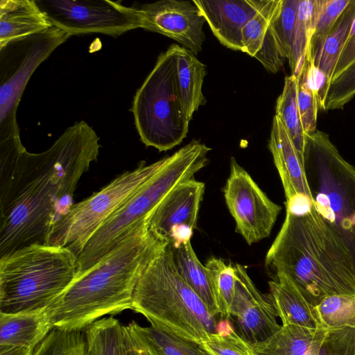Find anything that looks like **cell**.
<instances>
[{
  "label": "cell",
  "mask_w": 355,
  "mask_h": 355,
  "mask_svg": "<svg viewBox=\"0 0 355 355\" xmlns=\"http://www.w3.org/2000/svg\"><path fill=\"white\" fill-rule=\"evenodd\" d=\"M85 121L68 127L44 152L20 155L0 197V257L31 245H49L55 224L71 209L79 180L99 155Z\"/></svg>",
  "instance_id": "6da1fadb"
},
{
  "label": "cell",
  "mask_w": 355,
  "mask_h": 355,
  "mask_svg": "<svg viewBox=\"0 0 355 355\" xmlns=\"http://www.w3.org/2000/svg\"><path fill=\"white\" fill-rule=\"evenodd\" d=\"M265 265L275 275L287 277L313 306L330 295H355L352 252L313 203L286 207L285 220Z\"/></svg>",
  "instance_id": "7a4b0ae2"
},
{
  "label": "cell",
  "mask_w": 355,
  "mask_h": 355,
  "mask_svg": "<svg viewBox=\"0 0 355 355\" xmlns=\"http://www.w3.org/2000/svg\"><path fill=\"white\" fill-rule=\"evenodd\" d=\"M149 215L96 264L76 275L47 309L53 328L83 331L105 315L132 309L134 291L142 272L168 243L150 230Z\"/></svg>",
  "instance_id": "3957f363"
},
{
  "label": "cell",
  "mask_w": 355,
  "mask_h": 355,
  "mask_svg": "<svg viewBox=\"0 0 355 355\" xmlns=\"http://www.w3.org/2000/svg\"><path fill=\"white\" fill-rule=\"evenodd\" d=\"M132 310L146 318L150 325L200 343L216 333L220 319L180 277L169 243L142 272Z\"/></svg>",
  "instance_id": "277c9868"
},
{
  "label": "cell",
  "mask_w": 355,
  "mask_h": 355,
  "mask_svg": "<svg viewBox=\"0 0 355 355\" xmlns=\"http://www.w3.org/2000/svg\"><path fill=\"white\" fill-rule=\"evenodd\" d=\"M211 148L193 139L171 156L102 225L77 257V274L104 257L178 184L191 179L209 161Z\"/></svg>",
  "instance_id": "5b68a950"
},
{
  "label": "cell",
  "mask_w": 355,
  "mask_h": 355,
  "mask_svg": "<svg viewBox=\"0 0 355 355\" xmlns=\"http://www.w3.org/2000/svg\"><path fill=\"white\" fill-rule=\"evenodd\" d=\"M77 274V257L60 246L31 245L0 257V312L48 309Z\"/></svg>",
  "instance_id": "8992f818"
},
{
  "label": "cell",
  "mask_w": 355,
  "mask_h": 355,
  "mask_svg": "<svg viewBox=\"0 0 355 355\" xmlns=\"http://www.w3.org/2000/svg\"><path fill=\"white\" fill-rule=\"evenodd\" d=\"M304 164L314 207L341 234L355 262V167L319 130L306 135Z\"/></svg>",
  "instance_id": "52a82bcc"
},
{
  "label": "cell",
  "mask_w": 355,
  "mask_h": 355,
  "mask_svg": "<svg viewBox=\"0 0 355 355\" xmlns=\"http://www.w3.org/2000/svg\"><path fill=\"white\" fill-rule=\"evenodd\" d=\"M131 110L140 139L146 146L166 151L187 137L189 121L178 91L174 44L158 56L137 89Z\"/></svg>",
  "instance_id": "ba28073f"
},
{
  "label": "cell",
  "mask_w": 355,
  "mask_h": 355,
  "mask_svg": "<svg viewBox=\"0 0 355 355\" xmlns=\"http://www.w3.org/2000/svg\"><path fill=\"white\" fill-rule=\"evenodd\" d=\"M71 35L51 26L0 48V153H20L17 111L32 74Z\"/></svg>",
  "instance_id": "9c48e42d"
},
{
  "label": "cell",
  "mask_w": 355,
  "mask_h": 355,
  "mask_svg": "<svg viewBox=\"0 0 355 355\" xmlns=\"http://www.w3.org/2000/svg\"><path fill=\"white\" fill-rule=\"evenodd\" d=\"M168 157L146 165L142 162L83 201L74 204L54 225L49 245L69 250L76 257L102 225L148 178L166 163Z\"/></svg>",
  "instance_id": "30bf717a"
},
{
  "label": "cell",
  "mask_w": 355,
  "mask_h": 355,
  "mask_svg": "<svg viewBox=\"0 0 355 355\" xmlns=\"http://www.w3.org/2000/svg\"><path fill=\"white\" fill-rule=\"evenodd\" d=\"M52 26L71 36L119 35L140 28L137 7L110 0H36Z\"/></svg>",
  "instance_id": "8fae6325"
},
{
  "label": "cell",
  "mask_w": 355,
  "mask_h": 355,
  "mask_svg": "<svg viewBox=\"0 0 355 355\" xmlns=\"http://www.w3.org/2000/svg\"><path fill=\"white\" fill-rule=\"evenodd\" d=\"M223 192L236 231L248 245L270 236L282 207L266 196L233 157Z\"/></svg>",
  "instance_id": "7c38bea8"
},
{
  "label": "cell",
  "mask_w": 355,
  "mask_h": 355,
  "mask_svg": "<svg viewBox=\"0 0 355 355\" xmlns=\"http://www.w3.org/2000/svg\"><path fill=\"white\" fill-rule=\"evenodd\" d=\"M205 188L193 178L178 184L149 215L150 230L173 248L191 241Z\"/></svg>",
  "instance_id": "4fadbf2b"
},
{
  "label": "cell",
  "mask_w": 355,
  "mask_h": 355,
  "mask_svg": "<svg viewBox=\"0 0 355 355\" xmlns=\"http://www.w3.org/2000/svg\"><path fill=\"white\" fill-rule=\"evenodd\" d=\"M234 267L236 289L228 319L236 333L248 343L264 341L281 327L275 307L257 288L245 266L236 263Z\"/></svg>",
  "instance_id": "5bb4252c"
},
{
  "label": "cell",
  "mask_w": 355,
  "mask_h": 355,
  "mask_svg": "<svg viewBox=\"0 0 355 355\" xmlns=\"http://www.w3.org/2000/svg\"><path fill=\"white\" fill-rule=\"evenodd\" d=\"M140 28L167 36L198 55L206 21L193 1L162 0L137 7Z\"/></svg>",
  "instance_id": "9a60e30c"
},
{
  "label": "cell",
  "mask_w": 355,
  "mask_h": 355,
  "mask_svg": "<svg viewBox=\"0 0 355 355\" xmlns=\"http://www.w3.org/2000/svg\"><path fill=\"white\" fill-rule=\"evenodd\" d=\"M268 148L283 185L285 205L304 200L313 202L304 169V157L295 148L284 125L276 114L272 120Z\"/></svg>",
  "instance_id": "2e32d148"
},
{
  "label": "cell",
  "mask_w": 355,
  "mask_h": 355,
  "mask_svg": "<svg viewBox=\"0 0 355 355\" xmlns=\"http://www.w3.org/2000/svg\"><path fill=\"white\" fill-rule=\"evenodd\" d=\"M221 44L242 51V30L265 0H193Z\"/></svg>",
  "instance_id": "e0dca14e"
},
{
  "label": "cell",
  "mask_w": 355,
  "mask_h": 355,
  "mask_svg": "<svg viewBox=\"0 0 355 355\" xmlns=\"http://www.w3.org/2000/svg\"><path fill=\"white\" fill-rule=\"evenodd\" d=\"M282 0H265L264 3L242 30V52L255 58L272 73L282 67L284 57L272 23Z\"/></svg>",
  "instance_id": "ac0fdd59"
},
{
  "label": "cell",
  "mask_w": 355,
  "mask_h": 355,
  "mask_svg": "<svg viewBox=\"0 0 355 355\" xmlns=\"http://www.w3.org/2000/svg\"><path fill=\"white\" fill-rule=\"evenodd\" d=\"M51 26L36 0L0 1V48Z\"/></svg>",
  "instance_id": "d6986e66"
},
{
  "label": "cell",
  "mask_w": 355,
  "mask_h": 355,
  "mask_svg": "<svg viewBox=\"0 0 355 355\" xmlns=\"http://www.w3.org/2000/svg\"><path fill=\"white\" fill-rule=\"evenodd\" d=\"M275 277L268 282L269 298L282 325L323 327L315 306L305 299L295 285L282 274H277Z\"/></svg>",
  "instance_id": "ffe728a7"
},
{
  "label": "cell",
  "mask_w": 355,
  "mask_h": 355,
  "mask_svg": "<svg viewBox=\"0 0 355 355\" xmlns=\"http://www.w3.org/2000/svg\"><path fill=\"white\" fill-rule=\"evenodd\" d=\"M53 328L47 309L15 313L0 312V345L35 349Z\"/></svg>",
  "instance_id": "44dd1931"
},
{
  "label": "cell",
  "mask_w": 355,
  "mask_h": 355,
  "mask_svg": "<svg viewBox=\"0 0 355 355\" xmlns=\"http://www.w3.org/2000/svg\"><path fill=\"white\" fill-rule=\"evenodd\" d=\"M174 47L178 94L184 114L190 122L193 113L207 102L202 93L206 66L187 48L175 44Z\"/></svg>",
  "instance_id": "7402d4cb"
},
{
  "label": "cell",
  "mask_w": 355,
  "mask_h": 355,
  "mask_svg": "<svg viewBox=\"0 0 355 355\" xmlns=\"http://www.w3.org/2000/svg\"><path fill=\"white\" fill-rule=\"evenodd\" d=\"M171 248L174 263L180 277L213 313L220 315L209 273L206 266L202 265L197 257L191 241L182 243L178 247L171 246Z\"/></svg>",
  "instance_id": "603a6c76"
},
{
  "label": "cell",
  "mask_w": 355,
  "mask_h": 355,
  "mask_svg": "<svg viewBox=\"0 0 355 355\" xmlns=\"http://www.w3.org/2000/svg\"><path fill=\"white\" fill-rule=\"evenodd\" d=\"M323 328L281 325L267 340L250 344L255 355H305Z\"/></svg>",
  "instance_id": "cb8c5ba5"
},
{
  "label": "cell",
  "mask_w": 355,
  "mask_h": 355,
  "mask_svg": "<svg viewBox=\"0 0 355 355\" xmlns=\"http://www.w3.org/2000/svg\"><path fill=\"white\" fill-rule=\"evenodd\" d=\"M354 17L355 0H351L334 24L322 49L314 58L313 65L325 77L322 86L327 85L331 80L337 61L348 40Z\"/></svg>",
  "instance_id": "d4e9b609"
},
{
  "label": "cell",
  "mask_w": 355,
  "mask_h": 355,
  "mask_svg": "<svg viewBox=\"0 0 355 355\" xmlns=\"http://www.w3.org/2000/svg\"><path fill=\"white\" fill-rule=\"evenodd\" d=\"M84 334L86 355H126L123 325L112 316L94 322Z\"/></svg>",
  "instance_id": "484cf974"
},
{
  "label": "cell",
  "mask_w": 355,
  "mask_h": 355,
  "mask_svg": "<svg viewBox=\"0 0 355 355\" xmlns=\"http://www.w3.org/2000/svg\"><path fill=\"white\" fill-rule=\"evenodd\" d=\"M275 112L284 125L295 148L304 157L306 134L297 105V80L293 74L285 78L282 92L277 99Z\"/></svg>",
  "instance_id": "4316f807"
},
{
  "label": "cell",
  "mask_w": 355,
  "mask_h": 355,
  "mask_svg": "<svg viewBox=\"0 0 355 355\" xmlns=\"http://www.w3.org/2000/svg\"><path fill=\"white\" fill-rule=\"evenodd\" d=\"M319 10V0H300L295 29L293 55L289 64L292 73L297 76L313 35Z\"/></svg>",
  "instance_id": "83f0119b"
},
{
  "label": "cell",
  "mask_w": 355,
  "mask_h": 355,
  "mask_svg": "<svg viewBox=\"0 0 355 355\" xmlns=\"http://www.w3.org/2000/svg\"><path fill=\"white\" fill-rule=\"evenodd\" d=\"M315 308L324 328L355 327V295H330Z\"/></svg>",
  "instance_id": "f1b7e54d"
},
{
  "label": "cell",
  "mask_w": 355,
  "mask_h": 355,
  "mask_svg": "<svg viewBox=\"0 0 355 355\" xmlns=\"http://www.w3.org/2000/svg\"><path fill=\"white\" fill-rule=\"evenodd\" d=\"M211 279L218 300L220 318H228L236 289L234 264L216 257L209 258L205 265Z\"/></svg>",
  "instance_id": "f546056e"
},
{
  "label": "cell",
  "mask_w": 355,
  "mask_h": 355,
  "mask_svg": "<svg viewBox=\"0 0 355 355\" xmlns=\"http://www.w3.org/2000/svg\"><path fill=\"white\" fill-rule=\"evenodd\" d=\"M351 0H319L318 17L305 59L313 64L334 24Z\"/></svg>",
  "instance_id": "4dcf8cb0"
},
{
  "label": "cell",
  "mask_w": 355,
  "mask_h": 355,
  "mask_svg": "<svg viewBox=\"0 0 355 355\" xmlns=\"http://www.w3.org/2000/svg\"><path fill=\"white\" fill-rule=\"evenodd\" d=\"M355 96V63L329 83L320 87L319 107L324 111L343 110Z\"/></svg>",
  "instance_id": "1f68e13d"
},
{
  "label": "cell",
  "mask_w": 355,
  "mask_h": 355,
  "mask_svg": "<svg viewBox=\"0 0 355 355\" xmlns=\"http://www.w3.org/2000/svg\"><path fill=\"white\" fill-rule=\"evenodd\" d=\"M305 355H355V327L323 328Z\"/></svg>",
  "instance_id": "d6a6232c"
},
{
  "label": "cell",
  "mask_w": 355,
  "mask_h": 355,
  "mask_svg": "<svg viewBox=\"0 0 355 355\" xmlns=\"http://www.w3.org/2000/svg\"><path fill=\"white\" fill-rule=\"evenodd\" d=\"M33 355H86L84 331L53 328Z\"/></svg>",
  "instance_id": "836d02e7"
},
{
  "label": "cell",
  "mask_w": 355,
  "mask_h": 355,
  "mask_svg": "<svg viewBox=\"0 0 355 355\" xmlns=\"http://www.w3.org/2000/svg\"><path fill=\"white\" fill-rule=\"evenodd\" d=\"M141 329L162 355H210L202 343L150 325Z\"/></svg>",
  "instance_id": "e575fe53"
},
{
  "label": "cell",
  "mask_w": 355,
  "mask_h": 355,
  "mask_svg": "<svg viewBox=\"0 0 355 355\" xmlns=\"http://www.w3.org/2000/svg\"><path fill=\"white\" fill-rule=\"evenodd\" d=\"M308 61L305 59L297 74V105L304 130L306 135L317 128L319 107V89L311 85L307 78Z\"/></svg>",
  "instance_id": "d590c367"
},
{
  "label": "cell",
  "mask_w": 355,
  "mask_h": 355,
  "mask_svg": "<svg viewBox=\"0 0 355 355\" xmlns=\"http://www.w3.org/2000/svg\"><path fill=\"white\" fill-rule=\"evenodd\" d=\"M299 3L300 0H282L272 23L278 42L289 64L293 55L294 35Z\"/></svg>",
  "instance_id": "8d00e7d4"
},
{
  "label": "cell",
  "mask_w": 355,
  "mask_h": 355,
  "mask_svg": "<svg viewBox=\"0 0 355 355\" xmlns=\"http://www.w3.org/2000/svg\"><path fill=\"white\" fill-rule=\"evenodd\" d=\"M202 345L210 355H255L251 344L236 334L233 327L211 334Z\"/></svg>",
  "instance_id": "74e56055"
},
{
  "label": "cell",
  "mask_w": 355,
  "mask_h": 355,
  "mask_svg": "<svg viewBox=\"0 0 355 355\" xmlns=\"http://www.w3.org/2000/svg\"><path fill=\"white\" fill-rule=\"evenodd\" d=\"M123 334L126 355H162L135 321L123 325Z\"/></svg>",
  "instance_id": "f35d334b"
},
{
  "label": "cell",
  "mask_w": 355,
  "mask_h": 355,
  "mask_svg": "<svg viewBox=\"0 0 355 355\" xmlns=\"http://www.w3.org/2000/svg\"><path fill=\"white\" fill-rule=\"evenodd\" d=\"M355 63V17L354 19L348 40L340 55L331 80L338 77L349 67ZM325 86V85H324Z\"/></svg>",
  "instance_id": "ab89813d"
},
{
  "label": "cell",
  "mask_w": 355,
  "mask_h": 355,
  "mask_svg": "<svg viewBox=\"0 0 355 355\" xmlns=\"http://www.w3.org/2000/svg\"><path fill=\"white\" fill-rule=\"evenodd\" d=\"M33 349L19 346L0 345V355H33Z\"/></svg>",
  "instance_id": "60d3db41"
}]
</instances>
